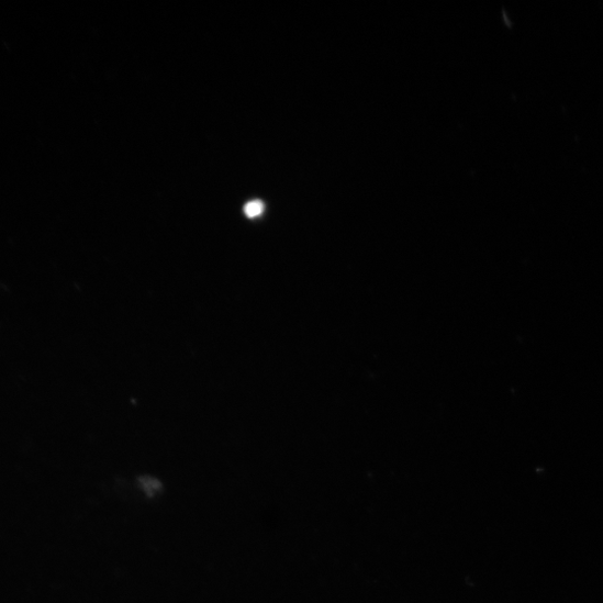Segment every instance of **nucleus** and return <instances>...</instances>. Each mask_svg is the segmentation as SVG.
<instances>
[{
	"label": "nucleus",
	"mask_w": 603,
	"mask_h": 603,
	"mask_svg": "<svg viewBox=\"0 0 603 603\" xmlns=\"http://www.w3.org/2000/svg\"><path fill=\"white\" fill-rule=\"evenodd\" d=\"M244 212L249 219L258 217L264 212V204L260 200H253L245 206Z\"/></svg>",
	"instance_id": "1"
}]
</instances>
